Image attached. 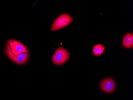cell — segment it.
<instances>
[{"instance_id":"6da1fadb","label":"cell","mask_w":133,"mask_h":100,"mask_svg":"<svg viewBox=\"0 0 133 100\" xmlns=\"http://www.w3.org/2000/svg\"><path fill=\"white\" fill-rule=\"evenodd\" d=\"M70 56V53L68 50L63 47H59L54 53L51 60L56 65H62L68 60Z\"/></svg>"},{"instance_id":"7a4b0ae2","label":"cell","mask_w":133,"mask_h":100,"mask_svg":"<svg viewBox=\"0 0 133 100\" xmlns=\"http://www.w3.org/2000/svg\"><path fill=\"white\" fill-rule=\"evenodd\" d=\"M73 21L72 18L70 15L63 14L57 17L52 24L51 31H58L71 24Z\"/></svg>"},{"instance_id":"3957f363","label":"cell","mask_w":133,"mask_h":100,"mask_svg":"<svg viewBox=\"0 0 133 100\" xmlns=\"http://www.w3.org/2000/svg\"><path fill=\"white\" fill-rule=\"evenodd\" d=\"M6 45L12 54L14 55H18L22 53H28L29 50L26 46L18 40L9 39Z\"/></svg>"},{"instance_id":"277c9868","label":"cell","mask_w":133,"mask_h":100,"mask_svg":"<svg viewBox=\"0 0 133 100\" xmlns=\"http://www.w3.org/2000/svg\"><path fill=\"white\" fill-rule=\"evenodd\" d=\"M5 52L10 60L17 64H24L27 62L29 58L28 53H22L18 55H14L10 52L7 45H6L5 47Z\"/></svg>"},{"instance_id":"5b68a950","label":"cell","mask_w":133,"mask_h":100,"mask_svg":"<svg viewBox=\"0 0 133 100\" xmlns=\"http://www.w3.org/2000/svg\"><path fill=\"white\" fill-rule=\"evenodd\" d=\"M101 88L103 91L107 93L112 92L115 89V83L112 78L104 79L101 83Z\"/></svg>"},{"instance_id":"8992f818","label":"cell","mask_w":133,"mask_h":100,"mask_svg":"<svg viewBox=\"0 0 133 100\" xmlns=\"http://www.w3.org/2000/svg\"><path fill=\"white\" fill-rule=\"evenodd\" d=\"M122 45L126 49H131L133 47V34L132 33H128L123 38Z\"/></svg>"},{"instance_id":"52a82bcc","label":"cell","mask_w":133,"mask_h":100,"mask_svg":"<svg viewBox=\"0 0 133 100\" xmlns=\"http://www.w3.org/2000/svg\"><path fill=\"white\" fill-rule=\"evenodd\" d=\"M105 48L104 45L101 44H97L93 47V54L96 56H99L102 55L105 51Z\"/></svg>"}]
</instances>
